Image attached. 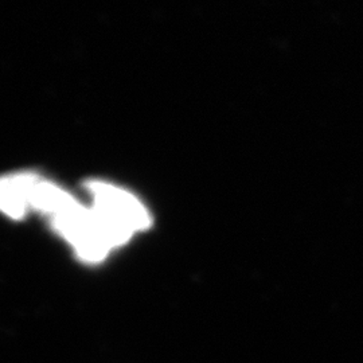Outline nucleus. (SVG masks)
<instances>
[{"instance_id":"f03ea898","label":"nucleus","mask_w":363,"mask_h":363,"mask_svg":"<svg viewBox=\"0 0 363 363\" xmlns=\"http://www.w3.org/2000/svg\"><path fill=\"white\" fill-rule=\"evenodd\" d=\"M86 189L94 201L93 208L125 225L133 233L147 230L151 226L152 218L148 210L130 193L99 181L89 182Z\"/></svg>"},{"instance_id":"20e7f679","label":"nucleus","mask_w":363,"mask_h":363,"mask_svg":"<svg viewBox=\"0 0 363 363\" xmlns=\"http://www.w3.org/2000/svg\"><path fill=\"white\" fill-rule=\"evenodd\" d=\"M76 202L77 201L72 195L67 194L65 190L49 182L39 181L38 178L33 183L30 190V208L52 217L65 211Z\"/></svg>"},{"instance_id":"7ed1b4c3","label":"nucleus","mask_w":363,"mask_h":363,"mask_svg":"<svg viewBox=\"0 0 363 363\" xmlns=\"http://www.w3.org/2000/svg\"><path fill=\"white\" fill-rule=\"evenodd\" d=\"M37 177L31 174H16L3 178L0 187L1 210L13 220L23 218L30 208V190Z\"/></svg>"},{"instance_id":"f257e3e1","label":"nucleus","mask_w":363,"mask_h":363,"mask_svg":"<svg viewBox=\"0 0 363 363\" xmlns=\"http://www.w3.org/2000/svg\"><path fill=\"white\" fill-rule=\"evenodd\" d=\"M52 229L67 240L78 257L86 262H100L112 249L97 225L93 208L76 202L65 211L52 217Z\"/></svg>"}]
</instances>
